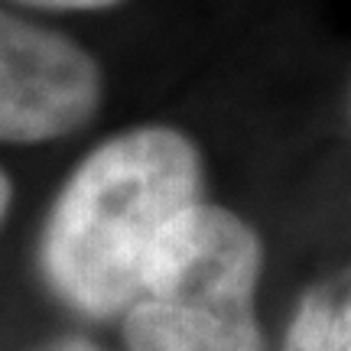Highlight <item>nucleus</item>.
<instances>
[{
    "instance_id": "1",
    "label": "nucleus",
    "mask_w": 351,
    "mask_h": 351,
    "mask_svg": "<svg viewBox=\"0 0 351 351\" xmlns=\"http://www.w3.org/2000/svg\"><path fill=\"white\" fill-rule=\"evenodd\" d=\"M199 153L173 127H137L88 156L52 208L43 267L88 315L140 293L156 241L199 195Z\"/></svg>"
},
{
    "instance_id": "2",
    "label": "nucleus",
    "mask_w": 351,
    "mask_h": 351,
    "mask_svg": "<svg viewBox=\"0 0 351 351\" xmlns=\"http://www.w3.org/2000/svg\"><path fill=\"white\" fill-rule=\"evenodd\" d=\"M261 267L254 228L234 212L195 202L153 247L127 313V348L263 351L254 313Z\"/></svg>"
},
{
    "instance_id": "3",
    "label": "nucleus",
    "mask_w": 351,
    "mask_h": 351,
    "mask_svg": "<svg viewBox=\"0 0 351 351\" xmlns=\"http://www.w3.org/2000/svg\"><path fill=\"white\" fill-rule=\"evenodd\" d=\"M98 101L101 72L78 43L0 10V140L43 143L72 134Z\"/></svg>"
},
{
    "instance_id": "4",
    "label": "nucleus",
    "mask_w": 351,
    "mask_h": 351,
    "mask_svg": "<svg viewBox=\"0 0 351 351\" xmlns=\"http://www.w3.org/2000/svg\"><path fill=\"white\" fill-rule=\"evenodd\" d=\"M283 351H351V267L302 300Z\"/></svg>"
},
{
    "instance_id": "5",
    "label": "nucleus",
    "mask_w": 351,
    "mask_h": 351,
    "mask_svg": "<svg viewBox=\"0 0 351 351\" xmlns=\"http://www.w3.org/2000/svg\"><path fill=\"white\" fill-rule=\"evenodd\" d=\"M23 7H39V10H101V7H114L121 0H13Z\"/></svg>"
},
{
    "instance_id": "6",
    "label": "nucleus",
    "mask_w": 351,
    "mask_h": 351,
    "mask_svg": "<svg viewBox=\"0 0 351 351\" xmlns=\"http://www.w3.org/2000/svg\"><path fill=\"white\" fill-rule=\"evenodd\" d=\"M7 205H10V179L0 173V221H3V212H7Z\"/></svg>"
},
{
    "instance_id": "7",
    "label": "nucleus",
    "mask_w": 351,
    "mask_h": 351,
    "mask_svg": "<svg viewBox=\"0 0 351 351\" xmlns=\"http://www.w3.org/2000/svg\"><path fill=\"white\" fill-rule=\"evenodd\" d=\"M62 351H95L91 345H85V341H72V345H65Z\"/></svg>"
}]
</instances>
